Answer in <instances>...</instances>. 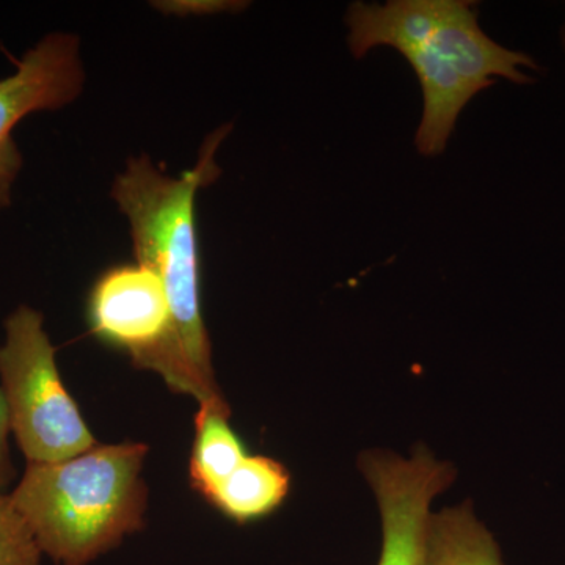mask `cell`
<instances>
[{
    "label": "cell",
    "instance_id": "1",
    "mask_svg": "<svg viewBox=\"0 0 565 565\" xmlns=\"http://www.w3.org/2000/svg\"><path fill=\"white\" fill-rule=\"evenodd\" d=\"M230 129L226 125L212 132L196 166L180 178L139 156L129 159L111 184V199L131 225L137 263L159 278L169 303V333L139 367L161 375L173 392L189 394L199 404L223 403L225 397L215 382L202 313L195 196L221 174L215 152Z\"/></svg>",
    "mask_w": 565,
    "mask_h": 565
},
{
    "label": "cell",
    "instance_id": "2",
    "mask_svg": "<svg viewBox=\"0 0 565 565\" xmlns=\"http://www.w3.org/2000/svg\"><path fill=\"white\" fill-rule=\"evenodd\" d=\"M148 446L96 445L62 462H29L11 501L43 555L57 565H88L143 526Z\"/></svg>",
    "mask_w": 565,
    "mask_h": 565
},
{
    "label": "cell",
    "instance_id": "3",
    "mask_svg": "<svg viewBox=\"0 0 565 565\" xmlns=\"http://www.w3.org/2000/svg\"><path fill=\"white\" fill-rule=\"evenodd\" d=\"M3 329L0 388L11 434L28 462H62L95 448L98 444L92 430L63 385L43 315L20 305Z\"/></svg>",
    "mask_w": 565,
    "mask_h": 565
},
{
    "label": "cell",
    "instance_id": "4",
    "mask_svg": "<svg viewBox=\"0 0 565 565\" xmlns=\"http://www.w3.org/2000/svg\"><path fill=\"white\" fill-rule=\"evenodd\" d=\"M359 465L381 509L379 565H423L430 504L455 482V467L438 462L424 446H416L408 459L373 449L363 452Z\"/></svg>",
    "mask_w": 565,
    "mask_h": 565
},
{
    "label": "cell",
    "instance_id": "5",
    "mask_svg": "<svg viewBox=\"0 0 565 565\" xmlns=\"http://www.w3.org/2000/svg\"><path fill=\"white\" fill-rule=\"evenodd\" d=\"M84 84L79 39L68 32L47 33L22 55L14 73L0 81V210L10 206L24 163L14 126L35 111L76 102Z\"/></svg>",
    "mask_w": 565,
    "mask_h": 565
},
{
    "label": "cell",
    "instance_id": "6",
    "mask_svg": "<svg viewBox=\"0 0 565 565\" xmlns=\"http://www.w3.org/2000/svg\"><path fill=\"white\" fill-rule=\"evenodd\" d=\"M88 321L96 337L128 352L139 367L169 333L161 281L139 263L107 270L93 286Z\"/></svg>",
    "mask_w": 565,
    "mask_h": 565
},
{
    "label": "cell",
    "instance_id": "7",
    "mask_svg": "<svg viewBox=\"0 0 565 565\" xmlns=\"http://www.w3.org/2000/svg\"><path fill=\"white\" fill-rule=\"evenodd\" d=\"M463 0H393L385 6L353 2L345 14L353 57L388 46L407 55L426 46Z\"/></svg>",
    "mask_w": 565,
    "mask_h": 565
},
{
    "label": "cell",
    "instance_id": "8",
    "mask_svg": "<svg viewBox=\"0 0 565 565\" xmlns=\"http://www.w3.org/2000/svg\"><path fill=\"white\" fill-rule=\"evenodd\" d=\"M473 2H462L459 10L438 28L427 46L433 47L465 79L492 87L494 77L531 84L533 77L523 70L537 71L539 65L523 52L508 50L489 39L479 28Z\"/></svg>",
    "mask_w": 565,
    "mask_h": 565
},
{
    "label": "cell",
    "instance_id": "9",
    "mask_svg": "<svg viewBox=\"0 0 565 565\" xmlns=\"http://www.w3.org/2000/svg\"><path fill=\"white\" fill-rule=\"evenodd\" d=\"M405 58L415 70L423 88V118L415 145L423 156L433 158L445 151L460 111L484 88L465 79L427 44L405 55Z\"/></svg>",
    "mask_w": 565,
    "mask_h": 565
},
{
    "label": "cell",
    "instance_id": "10",
    "mask_svg": "<svg viewBox=\"0 0 565 565\" xmlns=\"http://www.w3.org/2000/svg\"><path fill=\"white\" fill-rule=\"evenodd\" d=\"M291 490L285 465L266 456H247L207 501L237 523L273 514Z\"/></svg>",
    "mask_w": 565,
    "mask_h": 565
},
{
    "label": "cell",
    "instance_id": "11",
    "mask_svg": "<svg viewBox=\"0 0 565 565\" xmlns=\"http://www.w3.org/2000/svg\"><path fill=\"white\" fill-rule=\"evenodd\" d=\"M423 565H504L500 545L465 501L430 515Z\"/></svg>",
    "mask_w": 565,
    "mask_h": 565
},
{
    "label": "cell",
    "instance_id": "12",
    "mask_svg": "<svg viewBox=\"0 0 565 565\" xmlns=\"http://www.w3.org/2000/svg\"><path fill=\"white\" fill-rule=\"evenodd\" d=\"M230 405L223 403L200 404L195 415V440L189 465L191 484L204 498L236 470L247 452L228 423Z\"/></svg>",
    "mask_w": 565,
    "mask_h": 565
},
{
    "label": "cell",
    "instance_id": "13",
    "mask_svg": "<svg viewBox=\"0 0 565 565\" xmlns=\"http://www.w3.org/2000/svg\"><path fill=\"white\" fill-rule=\"evenodd\" d=\"M41 556L31 526L10 494L0 493V565H41Z\"/></svg>",
    "mask_w": 565,
    "mask_h": 565
},
{
    "label": "cell",
    "instance_id": "14",
    "mask_svg": "<svg viewBox=\"0 0 565 565\" xmlns=\"http://www.w3.org/2000/svg\"><path fill=\"white\" fill-rule=\"evenodd\" d=\"M10 434L9 411H7L6 397H3L2 388H0V493H3L14 476L13 463L10 460Z\"/></svg>",
    "mask_w": 565,
    "mask_h": 565
},
{
    "label": "cell",
    "instance_id": "15",
    "mask_svg": "<svg viewBox=\"0 0 565 565\" xmlns=\"http://www.w3.org/2000/svg\"><path fill=\"white\" fill-rule=\"evenodd\" d=\"M563 41H564V47H565V28H564V31H563Z\"/></svg>",
    "mask_w": 565,
    "mask_h": 565
}]
</instances>
